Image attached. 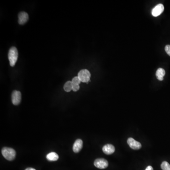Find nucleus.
Returning <instances> with one entry per match:
<instances>
[{
    "label": "nucleus",
    "instance_id": "obj_1",
    "mask_svg": "<svg viewBox=\"0 0 170 170\" xmlns=\"http://www.w3.org/2000/svg\"><path fill=\"white\" fill-rule=\"evenodd\" d=\"M2 154L3 157L7 160H13L16 157V151L15 150L11 148H3L2 150Z\"/></svg>",
    "mask_w": 170,
    "mask_h": 170
},
{
    "label": "nucleus",
    "instance_id": "obj_2",
    "mask_svg": "<svg viewBox=\"0 0 170 170\" xmlns=\"http://www.w3.org/2000/svg\"><path fill=\"white\" fill-rule=\"evenodd\" d=\"M18 58V52L15 47H12L9 50L8 53V59L10 61V65L13 67L17 61Z\"/></svg>",
    "mask_w": 170,
    "mask_h": 170
},
{
    "label": "nucleus",
    "instance_id": "obj_3",
    "mask_svg": "<svg viewBox=\"0 0 170 170\" xmlns=\"http://www.w3.org/2000/svg\"><path fill=\"white\" fill-rule=\"evenodd\" d=\"M78 77L82 82L88 83L90 81L91 74L89 71L86 69H84V70H81L78 72Z\"/></svg>",
    "mask_w": 170,
    "mask_h": 170
},
{
    "label": "nucleus",
    "instance_id": "obj_4",
    "mask_svg": "<svg viewBox=\"0 0 170 170\" xmlns=\"http://www.w3.org/2000/svg\"><path fill=\"white\" fill-rule=\"evenodd\" d=\"M22 100V94L21 92L14 90L12 95V103L15 105H18L21 103Z\"/></svg>",
    "mask_w": 170,
    "mask_h": 170
},
{
    "label": "nucleus",
    "instance_id": "obj_5",
    "mask_svg": "<svg viewBox=\"0 0 170 170\" xmlns=\"http://www.w3.org/2000/svg\"><path fill=\"white\" fill-rule=\"evenodd\" d=\"M94 165L99 169H105L108 166V162L105 159H97L95 161Z\"/></svg>",
    "mask_w": 170,
    "mask_h": 170
},
{
    "label": "nucleus",
    "instance_id": "obj_6",
    "mask_svg": "<svg viewBox=\"0 0 170 170\" xmlns=\"http://www.w3.org/2000/svg\"><path fill=\"white\" fill-rule=\"evenodd\" d=\"M128 144L131 148L134 150H138L141 148L142 145L141 143L138 141H136L134 138H129L127 140Z\"/></svg>",
    "mask_w": 170,
    "mask_h": 170
},
{
    "label": "nucleus",
    "instance_id": "obj_7",
    "mask_svg": "<svg viewBox=\"0 0 170 170\" xmlns=\"http://www.w3.org/2000/svg\"><path fill=\"white\" fill-rule=\"evenodd\" d=\"M164 11V6L162 4H158L155 6L152 11V14L154 17L159 16Z\"/></svg>",
    "mask_w": 170,
    "mask_h": 170
},
{
    "label": "nucleus",
    "instance_id": "obj_8",
    "mask_svg": "<svg viewBox=\"0 0 170 170\" xmlns=\"http://www.w3.org/2000/svg\"><path fill=\"white\" fill-rule=\"evenodd\" d=\"M18 23L20 25H23L28 22V15L26 12H22L18 14Z\"/></svg>",
    "mask_w": 170,
    "mask_h": 170
},
{
    "label": "nucleus",
    "instance_id": "obj_9",
    "mask_svg": "<svg viewBox=\"0 0 170 170\" xmlns=\"http://www.w3.org/2000/svg\"><path fill=\"white\" fill-rule=\"evenodd\" d=\"M82 140L80 139H77L73 145V151L74 153H78L82 148Z\"/></svg>",
    "mask_w": 170,
    "mask_h": 170
},
{
    "label": "nucleus",
    "instance_id": "obj_10",
    "mask_svg": "<svg viewBox=\"0 0 170 170\" xmlns=\"http://www.w3.org/2000/svg\"><path fill=\"white\" fill-rule=\"evenodd\" d=\"M103 151L106 155H111L115 151V148L112 145L107 144L104 145L103 148Z\"/></svg>",
    "mask_w": 170,
    "mask_h": 170
},
{
    "label": "nucleus",
    "instance_id": "obj_11",
    "mask_svg": "<svg viewBox=\"0 0 170 170\" xmlns=\"http://www.w3.org/2000/svg\"><path fill=\"white\" fill-rule=\"evenodd\" d=\"M165 75V70L162 68H159L156 71V76L157 79L160 81H162L164 79V77Z\"/></svg>",
    "mask_w": 170,
    "mask_h": 170
},
{
    "label": "nucleus",
    "instance_id": "obj_12",
    "mask_svg": "<svg viewBox=\"0 0 170 170\" xmlns=\"http://www.w3.org/2000/svg\"><path fill=\"white\" fill-rule=\"evenodd\" d=\"M46 159L49 161H56L59 159V156L55 152H51L46 155Z\"/></svg>",
    "mask_w": 170,
    "mask_h": 170
},
{
    "label": "nucleus",
    "instance_id": "obj_13",
    "mask_svg": "<svg viewBox=\"0 0 170 170\" xmlns=\"http://www.w3.org/2000/svg\"><path fill=\"white\" fill-rule=\"evenodd\" d=\"M72 87L73 85L72 82L71 81H68V82H66L65 84H64V90L67 92H69L71 91V90H72Z\"/></svg>",
    "mask_w": 170,
    "mask_h": 170
},
{
    "label": "nucleus",
    "instance_id": "obj_14",
    "mask_svg": "<svg viewBox=\"0 0 170 170\" xmlns=\"http://www.w3.org/2000/svg\"><path fill=\"white\" fill-rule=\"evenodd\" d=\"M161 167L163 170H170V165L167 162H163L161 165Z\"/></svg>",
    "mask_w": 170,
    "mask_h": 170
},
{
    "label": "nucleus",
    "instance_id": "obj_15",
    "mask_svg": "<svg viewBox=\"0 0 170 170\" xmlns=\"http://www.w3.org/2000/svg\"><path fill=\"white\" fill-rule=\"evenodd\" d=\"M72 82V84L74 85H79L80 82H82L80 81L79 78H78V77H75L73 78Z\"/></svg>",
    "mask_w": 170,
    "mask_h": 170
},
{
    "label": "nucleus",
    "instance_id": "obj_16",
    "mask_svg": "<svg viewBox=\"0 0 170 170\" xmlns=\"http://www.w3.org/2000/svg\"><path fill=\"white\" fill-rule=\"evenodd\" d=\"M73 85V87H72V90L74 92H76V91H78V90L79 89V88H80V87H79V85Z\"/></svg>",
    "mask_w": 170,
    "mask_h": 170
},
{
    "label": "nucleus",
    "instance_id": "obj_17",
    "mask_svg": "<svg viewBox=\"0 0 170 170\" xmlns=\"http://www.w3.org/2000/svg\"><path fill=\"white\" fill-rule=\"evenodd\" d=\"M165 51L167 55L170 56V45H166L165 47Z\"/></svg>",
    "mask_w": 170,
    "mask_h": 170
},
{
    "label": "nucleus",
    "instance_id": "obj_18",
    "mask_svg": "<svg viewBox=\"0 0 170 170\" xmlns=\"http://www.w3.org/2000/svg\"><path fill=\"white\" fill-rule=\"evenodd\" d=\"M145 170H154L153 167L151 166H148Z\"/></svg>",
    "mask_w": 170,
    "mask_h": 170
},
{
    "label": "nucleus",
    "instance_id": "obj_19",
    "mask_svg": "<svg viewBox=\"0 0 170 170\" xmlns=\"http://www.w3.org/2000/svg\"><path fill=\"white\" fill-rule=\"evenodd\" d=\"M25 170H36L35 169L33 168H28Z\"/></svg>",
    "mask_w": 170,
    "mask_h": 170
}]
</instances>
